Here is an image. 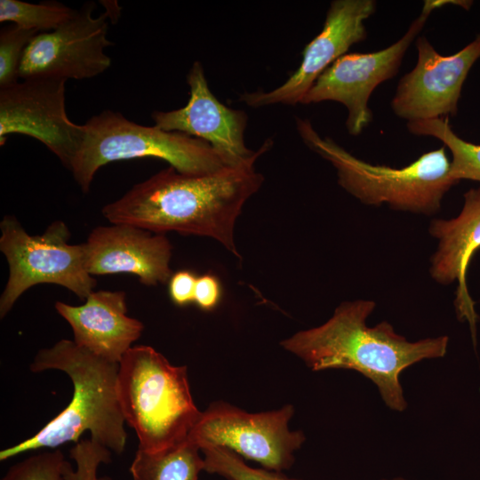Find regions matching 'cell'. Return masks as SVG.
<instances>
[{
	"label": "cell",
	"instance_id": "cell-1",
	"mask_svg": "<svg viewBox=\"0 0 480 480\" xmlns=\"http://www.w3.org/2000/svg\"><path fill=\"white\" fill-rule=\"evenodd\" d=\"M252 159L205 175H188L170 166L134 185L102 208L110 223L135 226L156 234L212 237L240 258L235 224L245 202L263 182Z\"/></svg>",
	"mask_w": 480,
	"mask_h": 480
},
{
	"label": "cell",
	"instance_id": "cell-2",
	"mask_svg": "<svg viewBox=\"0 0 480 480\" xmlns=\"http://www.w3.org/2000/svg\"><path fill=\"white\" fill-rule=\"evenodd\" d=\"M376 303L356 300L340 304L324 324L301 331L281 342L312 371L347 369L358 372L378 388L385 404L396 412L407 407L401 372L424 359L447 351L445 335L409 341L383 321L370 327L366 319Z\"/></svg>",
	"mask_w": 480,
	"mask_h": 480
},
{
	"label": "cell",
	"instance_id": "cell-3",
	"mask_svg": "<svg viewBox=\"0 0 480 480\" xmlns=\"http://www.w3.org/2000/svg\"><path fill=\"white\" fill-rule=\"evenodd\" d=\"M118 369L119 364L91 353L74 340L63 339L39 350L30 370L64 372L72 381V398L33 436L2 450L0 460L42 448L57 449L66 443H77L85 432L91 434L93 442L121 454L125 449L127 434L117 398Z\"/></svg>",
	"mask_w": 480,
	"mask_h": 480
},
{
	"label": "cell",
	"instance_id": "cell-4",
	"mask_svg": "<svg viewBox=\"0 0 480 480\" xmlns=\"http://www.w3.org/2000/svg\"><path fill=\"white\" fill-rule=\"evenodd\" d=\"M117 398L138 449L157 452L185 441L201 412L186 366H174L155 348L132 347L119 363Z\"/></svg>",
	"mask_w": 480,
	"mask_h": 480
},
{
	"label": "cell",
	"instance_id": "cell-5",
	"mask_svg": "<svg viewBox=\"0 0 480 480\" xmlns=\"http://www.w3.org/2000/svg\"><path fill=\"white\" fill-rule=\"evenodd\" d=\"M296 120L306 145L334 166L339 184L364 204H387L394 210L432 215L458 183L451 175L444 146L402 168L374 165L356 158L332 139L321 137L308 120Z\"/></svg>",
	"mask_w": 480,
	"mask_h": 480
},
{
	"label": "cell",
	"instance_id": "cell-6",
	"mask_svg": "<svg viewBox=\"0 0 480 480\" xmlns=\"http://www.w3.org/2000/svg\"><path fill=\"white\" fill-rule=\"evenodd\" d=\"M84 126V139L69 171L84 193L97 171L115 161L156 157L188 175L210 174L227 166L203 140L156 125L144 126L112 110L93 116Z\"/></svg>",
	"mask_w": 480,
	"mask_h": 480
},
{
	"label": "cell",
	"instance_id": "cell-7",
	"mask_svg": "<svg viewBox=\"0 0 480 480\" xmlns=\"http://www.w3.org/2000/svg\"><path fill=\"white\" fill-rule=\"evenodd\" d=\"M0 228V250L9 266L0 297L1 318L22 293L36 284L63 286L81 300L93 292L97 282L85 268L84 245L68 243L70 232L63 221H54L42 235L31 236L17 218L6 215Z\"/></svg>",
	"mask_w": 480,
	"mask_h": 480
},
{
	"label": "cell",
	"instance_id": "cell-8",
	"mask_svg": "<svg viewBox=\"0 0 480 480\" xmlns=\"http://www.w3.org/2000/svg\"><path fill=\"white\" fill-rule=\"evenodd\" d=\"M292 405L276 411L249 413L227 403L212 404L192 428L188 438L197 446L227 448L263 468L281 472L294 462L293 452L305 441L301 431H291Z\"/></svg>",
	"mask_w": 480,
	"mask_h": 480
},
{
	"label": "cell",
	"instance_id": "cell-9",
	"mask_svg": "<svg viewBox=\"0 0 480 480\" xmlns=\"http://www.w3.org/2000/svg\"><path fill=\"white\" fill-rule=\"evenodd\" d=\"M435 9L434 0L425 1L420 14L406 33L387 48L340 57L316 79L300 103L333 100L343 104L348 109L346 126L348 133L360 134L372 120L368 107L372 92L380 84L396 76L407 49Z\"/></svg>",
	"mask_w": 480,
	"mask_h": 480
},
{
	"label": "cell",
	"instance_id": "cell-10",
	"mask_svg": "<svg viewBox=\"0 0 480 480\" xmlns=\"http://www.w3.org/2000/svg\"><path fill=\"white\" fill-rule=\"evenodd\" d=\"M94 7L86 3L55 29L36 35L23 53L19 78L81 80L108 69L111 59L105 49L113 44L107 37L109 14L93 17Z\"/></svg>",
	"mask_w": 480,
	"mask_h": 480
},
{
	"label": "cell",
	"instance_id": "cell-11",
	"mask_svg": "<svg viewBox=\"0 0 480 480\" xmlns=\"http://www.w3.org/2000/svg\"><path fill=\"white\" fill-rule=\"evenodd\" d=\"M66 80L22 79L0 88V145L18 133L42 142L70 169L84 135V124L70 121L65 108Z\"/></svg>",
	"mask_w": 480,
	"mask_h": 480
},
{
	"label": "cell",
	"instance_id": "cell-12",
	"mask_svg": "<svg viewBox=\"0 0 480 480\" xmlns=\"http://www.w3.org/2000/svg\"><path fill=\"white\" fill-rule=\"evenodd\" d=\"M416 49L417 63L391 100L394 113L408 123L455 116L463 84L480 59V33L452 55L439 54L425 36L417 37Z\"/></svg>",
	"mask_w": 480,
	"mask_h": 480
},
{
	"label": "cell",
	"instance_id": "cell-13",
	"mask_svg": "<svg viewBox=\"0 0 480 480\" xmlns=\"http://www.w3.org/2000/svg\"><path fill=\"white\" fill-rule=\"evenodd\" d=\"M189 99L180 108L154 111L155 125L167 132L184 133L206 141L227 166H236L258 158L271 146L266 140L257 151L245 146L247 115L221 103L212 92L202 64L195 61L187 76Z\"/></svg>",
	"mask_w": 480,
	"mask_h": 480
},
{
	"label": "cell",
	"instance_id": "cell-14",
	"mask_svg": "<svg viewBox=\"0 0 480 480\" xmlns=\"http://www.w3.org/2000/svg\"><path fill=\"white\" fill-rule=\"evenodd\" d=\"M376 5L374 0L332 1L323 29L306 45L298 69L281 86L269 92H245L240 100L254 108L300 103L326 68L352 44L365 39L364 21L375 12Z\"/></svg>",
	"mask_w": 480,
	"mask_h": 480
},
{
	"label": "cell",
	"instance_id": "cell-15",
	"mask_svg": "<svg viewBox=\"0 0 480 480\" xmlns=\"http://www.w3.org/2000/svg\"><path fill=\"white\" fill-rule=\"evenodd\" d=\"M91 276L130 274L145 285L169 281L172 244L164 234L127 224L95 228L83 244Z\"/></svg>",
	"mask_w": 480,
	"mask_h": 480
},
{
	"label": "cell",
	"instance_id": "cell-16",
	"mask_svg": "<svg viewBox=\"0 0 480 480\" xmlns=\"http://www.w3.org/2000/svg\"><path fill=\"white\" fill-rule=\"evenodd\" d=\"M428 231L438 242L430 260V275L443 285L457 283L453 302L457 318L468 323L476 346L479 317L476 302L468 292L466 275L472 256L480 248V187L464 194V204L458 216L431 220Z\"/></svg>",
	"mask_w": 480,
	"mask_h": 480
},
{
	"label": "cell",
	"instance_id": "cell-17",
	"mask_svg": "<svg viewBox=\"0 0 480 480\" xmlns=\"http://www.w3.org/2000/svg\"><path fill=\"white\" fill-rule=\"evenodd\" d=\"M55 309L71 326L76 345L113 363L121 362L144 329L127 316L122 291H93L80 306L57 301Z\"/></svg>",
	"mask_w": 480,
	"mask_h": 480
},
{
	"label": "cell",
	"instance_id": "cell-18",
	"mask_svg": "<svg viewBox=\"0 0 480 480\" xmlns=\"http://www.w3.org/2000/svg\"><path fill=\"white\" fill-rule=\"evenodd\" d=\"M200 453L199 447L188 438L157 452L138 449L130 472L133 480H198L204 468Z\"/></svg>",
	"mask_w": 480,
	"mask_h": 480
},
{
	"label": "cell",
	"instance_id": "cell-19",
	"mask_svg": "<svg viewBox=\"0 0 480 480\" xmlns=\"http://www.w3.org/2000/svg\"><path fill=\"white\" fill-rule=\"evenodd\" d=\"M407 127L413 134L432 136L443 142L452 154L451 175L455 180L480 182V144L459 137L452 131L448 118L410 122Z\"/></svg>",
	"mask_w": 480,
	"mask_h": 480
},
{
	"label": "cell",
	"instance_id": "cell-20",
	"mask_svg": "<svg viewBox=\"0 0 480 480\" xmlns=\"http://www.w3.org/2000/svg\"><path fill=\"white\" fill-rule=\"evenodd\" d=\"M76 10L57 1L31 4L20 0H0V22H11L38 33L55 29Z\"/></svg>",
	"mask_w": 480,
	"mask_h": 480
},
{
	"label": "cell",
	"instance_id": "cell-21",
	"mask_svg": "<svg viewBox=\"0 0 480 480\" xmlns=\"http://www.w3.org/2000/svg\"><path fill=\"white\" fill-rule=\"evenodd\" d=\"M198 447L204 455V470L228 480H300L281 472L252 468L243 457L224 447L207 444Z\"/></svg>",
	"mask_w": 480,
	"mask_h": 480
},
{
	"label": "cell",
	"instance_id": "cell-22",
	"mask_svg": "<svg viewBox=\"0 0 480 480\" xmlns=\"http://www.w3.org/2000/svg\"><path fill=\"white\" fill-rule=\"evenodd\" d=\"M38 32L18 25L4 26L0 31V88L10 86L19 79L23 53Z\"/></svg>",
	"mask_w": 480,
	"mask_h": 480
},
{
	"label": "cell",
	"instance_id": "cell-23",
	"mask_svg": "<svg viewBox=\"0 0 480 480\" xmlns=\"http://www.w3.org/2000/svg\"><path fill=\"white\" fill-rule=\"evenodd\" d=\"M69 456L75 461L76 468L66 461L65 480H112L108 476H98L100 465L111 462V451L100 444L91 438L82 439L70 449Z\"/></svg>",
	"mask_w": 480,
	"mask_h": 480
},
{
	"label": "cell",
	"instance_id": "cell-24",
	"mask_svg": "<svg viewBox=\"0 0 480 480\" xmlns=\"http://www.w3.org/2000/svg\"><path fill=\"white\" fill-rule=\"evenodd\" d=\"M60 449L39 452L12 465L1 480H65Z\"/></svg>",
	"mask_w": 480,
	"mask_h": 480
},
{
	"label": "cell",
	"instance_id": "cell-25",
	"mask_svg": "<svg viewBox=\"0 0 480 480\" xmlns=\"http://www.w3.org/2000/svg\"><path fill=\"white\" fill-rule=\"evenodd\" d=\"M196 278L188 270H180L172 275L168 281V291L174 304L186 306L194 301Z\"/></svg>",
	"mask_w": 480,
	"mask_h": 480
},
{
	"label": "cell",
	"instance_id": "cell-26",
	"mask_svg": "<svg viewBox=\"0 0 480 480\" xmlns=\"http://www.w3.org/2000/svg\"><path fill=\"white\" fill-rule=\"evenodd\" d=\"M221 296L220 284L217 277L211 274H204L196 278L194 294V302L203 310L213 309Z\"/></svg>",
	"mask_w": 480,
	"mask_h": 480
},
{
	"label": "cell",
	"instance_id": "cell-27",
	"mask_svg": "<svg viewBox=\"0 0 480 480\" xmlns=\"http://www.w3.org/2000/svg\"><path fill=\"white\" fill-rule=\"evenodd\" d=\"M381 480H407V479H404V478H402V477H394L392 479H381Z\"/></svg>",
	"mask_w": 480,
	"mask_h": 480
}]
</instances>
